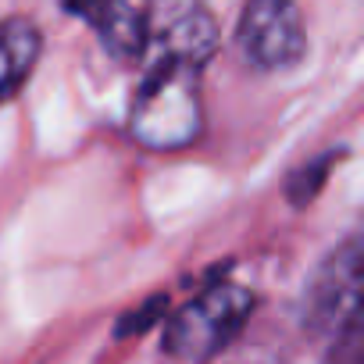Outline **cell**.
I'll list each match as a JSON object with an SVG mask.
<instances>
[{"instance_id":"obj_2","label":"cell","mask_w":364,"mask_h":364,"mask_svg":"<svg viewBox=\"0 0 364 364\" xmlns=\"http://www.w3.org/2000/svg\"><path fill=\"white\" fill-rule=\"evenodd\" d=\"M250 311H254L250 289L236 282H218L168 318L161 346L171 360L208 364L243 332Z\"/></svg>"},{"instance_id":"obj_8","label":"cell","mask_w":364,"mask_h":364,"mask_svg":"<svg viewBox=\"0 0 364 364\" xmlns=\"http://www.w3.org/2000/svg\"><path fill=\"white\" fill-rule=\"evenodd\" d=\"M164 311H168V300H164V296H150L143 307H136L132 314H125V318L118 321V336H129V332H143V328H150L157 318H164Z\"/></svg>"},{"instance_id":"obj_4","label":"cell","mask_w":364,"mask_h":364,"mask_svg":"<svg viewBox=\"0 0 364 364\" xmlns=\"http://www.w3.org/2000/svg\"><path fill=\"white\" fill-rule=\"evenodd\" d=\"M307 318L314 328L336 332V339L360 325V243L357 236L346 240L321 268L311 289Z\"/></svg>"},{"instance_id":"obj_1","label":"cell","mask_w":364,"mask_h":364,"mask_svg":"<svg viewBox=\"0 0 364 364\" xmlns=\"http://www.w3.org/2000/svg\"><path fill=\"white\" fill-rule=\"evenodd\" d=\"M200 68L150 54V65L132 100V136L146 150H182L200 136Z\"/></svg>"},{"instance_id":"obj_3","label":"cell","mask_w":364,"mask_h":364,"mask_svg":"<svg viewBox=\"0 0 364 364\" xmlns=\"http://www.w3.org/2000/svg\"><path fill=\"white\" fill-rule=\"evenodd\" d=\"M236 40L243 58L264 72L296 65L307 47L296 0H247Z\"/></svg>"},{"instance_id":"obj_6","label":"cell","mask_w":364,"mask_h":364,"mask_svg":"<svg viewBox=\"0 0 364 364\" xmlns=\"http://www.w3.org/2000/svg\"><path fill=\"white\" fill-rule=\"evenodd\" d=\"M40 61V29L29 18L0 22V100H11Z\"/></svg>"},{"instance_id":"obj_7","label":"cell","mask_w":364,"mask_h":364,"mask_svg":"<svg viewBox=\"0 0 364 364\" xmlns=\"http://www.w3.org/2000/svg\"><path fill=\"white\" fill-rule=\"evenodd\" d=\"M328 161H332V157H321V161H314V164H307V168H300V171L293 175V182H289V200H293V204L314 200V193L321 190V182H325V175H328Z\"/></svg>"},{"instance_id":"obj_5","label":"cell","mask_w":364,"mask_h":364,"mask_svg":"<svg viewBox=\"0 0 364 364\" xmlns=\"http://www.w3.org/2000/svg\"><path fill=\"white\" fill-rule=\"evenodd\" d=\"M61 4L68 15L82 18L114 58H122V61L143 58L146 18H143V11L132 8V0H61Z\"/></svg>"}]
</instances>
